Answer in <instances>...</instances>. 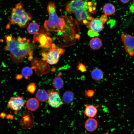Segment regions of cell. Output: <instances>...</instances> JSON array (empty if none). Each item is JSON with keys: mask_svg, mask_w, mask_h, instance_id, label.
<instances>
[{"mask_svg": "<svg viewBox=\"0 0 134 134\" xmlns=\"http://www.w3.org/2000/svg\"><path fill=\"white\" fill-rule=\"evenodd\" d=\"M28 91L30 93L33 94L36 89L35 84L34 83H31L29 84L27 87Z\"/></svg>", "mask_w": 134, "mask_h": 134, "instance_id": "24", "label": "cell"}, {"mask_svg": "<svg viewBox=\"0 0 134 134\" xmlns=\"http://www.w3.org/2000/svg\"><path fill=\"white\" fill-rule=\"evenodd\" d=\"M56 9L54 3L50 2L48 3L47 9L49 18L45 21L44 26L45 29L50 31L63 32L65 29V20L62 16L60 17L58 16Z\"/></svg>", "mask_w": 134, "mask_h": 134, "instance_id": "2", "label": "cell"}, {"mask_svg": "<svg viewBox=\"0 0 134 134\" xmlns=\"http://www.w3.org/2000/svg\"><path fill=\"white\" fill-rule=\"evenodd\" d=\"M90 48L93 50H97L100 48L102 45V42L100 39L98 37L91 39L89 42Z\"/></svg>", "mask_w": 134, "mask_h": 134, "instance_id": "16", "label": "cell"}, {"mask_svg": "<svg viewBox=\"0 0 134 134\" xmlns=\"http://www.w3.org/2000/svg\"><path fill=\"white\" fill-rule=\"evenodd\" d=\"M32 17L31 14L26 11L23 3L20 2L18 3L14 7L12 8L11 15L8 18L9 23L7 26H10V25L12 24L17 25L21 28H24Z\"/></svg>", "mask_w": 134, "mask_h": 134, "instance_id": "3", "label": "cell"}, {"mask_svg": "<svg viewBox=\"0 0 134 134\" xmlns=\"http://www.w3.org/2000/svg\"><path fill=\"white\" fill-rule=\"evenodd\" d=\"M63 98L65 103L67 104H70L74 100V93L71 91H66L64 93Z\"/></svg>", "mask_w": 134, "mask_h": 134, "instance_id": "17", "label": "cell"}, {"mask_svg": "<svg viewBox=\"0 0 134 134\" xmlns=\"http://www.w3.org/2000/svg\"><path fill=\"white\" fill-rule=\"evenodd\" d=\"M98 33H96L90 30H89L88 32V34L90 36H97Z\"/></svg>", "mask_w": 134, "mask_h": 134, "instance_id": "27", "label": "cell"}, {"mask_svg": "<svg viewBox=\"0 0 134 134\" xmlns=\"http://www.w3.org/2000/svg\"><path fill=\"white\" fill-rule=\"evenodd\" d=\"M98 123L97 120L94 118H88L84 123V126L87 131L92 132L97 128Z\"/></svg>", "mask_w": 134, "mask_h": 134, "instance_id": "13", "label": "cell"}, {"mask_svg": "<svg viewBox=\"0 0 134 134\" xmlns=\"http://www.w3.org/2000/svg\"><path fill=\"white\" fill-rule=\"evenodd\" d=\"M96 5L95 4H93L86 0H71L66 5L65 10L68 14L73 13L75 16L86 11L94 14L96 13Z\"/></svg>", "mask_w": 134, "mask_h": 134, "instance_id": "4", "label": "cell"}, {"mask_svg": "<svg viewBox=\"0 0 134 134\" xmlns=\"http://www.w3.org/2000/svg\"><path fill=\"white\" fill-rule=\"evenodd\" d=\"M103 10L104 14L107 16H110L115 13L116 9L114 5L111 3H108L103 6Z\"/></svg>", "mask_w": 134, "mask_h": 134, "instance_id": "19", "label": "cell"}, {"mask_svg": "<svg viewBox=\"0 0 134 134\" xmlns=\"http://www.w3.org/2000/svg\"><path fill=\"white\" fill-rule=\"evenodd\" d=\"M92 79L96 81H100L104 77V73L101 69L98 68L94 69L91 72Z\"/></svg>", "mask_w": 134, "mask_h": 134, "instance_id": "14", "label": "cell"}, {"mask_svg": "<svg viewBox=\"0 0 134 134\" xmlns=\"http://www.w3.org/2000/svg\"><path fill=\"white\" fill-rule=\"evenodd\" d=\"M6 45L4 49L10 52V57L14 63L22 62L25 57L29 56V59H32L33 51L36 46L33 42L25 37H18L17 38L12 35H7L5 37Z\"/></svg>", "mask_w": 134, "mask_h": 134, "instance_id": "1", "label": "cell"}, {"mask_svg": "<svg viewBox=\"0 0 134 134\" xmlns=\"http://www.w3.org/2000/svg\"><path fill=\"white\" fill-rule=\"evenodd\" d=\"M121 38L126 53L130 56L134 55V36L122 33Z\"/></svg>", "mask_w": 134, "mask_h": 134, "instance_id": "7", "label": "cell"}, {"mask_svg": "<svg viewBox=\"0 0 134 134\" xmlns=\"http://www.w3.org/2000/svg\"><path fill=\"white\" fill-rule=\"evenodd\" d=\"M5 115V114L4 113L2 112L0 116H1L2 117H4Z\"/></svg>", "mask_w": 134, "mask_h": 134, "instance_id": "30", "label": "cell"}, {"mask_svg": "<svg viewBox=\"0 0 134 134\" xmlns=\"http://www.w3.org/2000/svg\"><path fill=\"white\" fill-rule=\"evenodd\" d=\"M95 93V92L94 90L90 89L86 92L85 95L87 98H91L93 96Z\"/></svg>", "mask_w": 134, "mask_h": 134, "instance_id": "25", "label": "cell"}, {"mask_svg": "<svg viewBox=\"0 0 134 134\" xmlns=\"http://www.w3.org/2000/svg\"><path fill=\"white\" fill-rule=\"evenodd\" d=\"M131 0H120V1L122 3L125 4L128 3Z\"/></svg>", "mask_w": 134, "mask_h": 134, "instance_id": "28", "label": "cell"}, {"mask_svg": "<svg viewBox=\"0 0 134 134\" xmlns=\"http://www.w3.org/2000/svg\"><path fill=\"white\" fill-rule=\"evenodd\" d=\"M36 42L39 43L40 47L46 49L51 47L53 43L51 38L42 29L34 35L33 42L34 43Z\"/></svg>", "mask_w": 134, "mask_h": 134, "instance_id": "6", "label": "cell"}, {"mask_svg": "<svg viewBox=\"0 0 134 134\" xmlns=\"http://www.w3.org/2000/svg\"><path fill=\"white\" fill-rule=\"evenodd\" d=\"M22 76L21 75H18L16 76V78L17 80L20 79L22 78Z\"/></svg>", "mask_w": 134, "mask_h": 134, "instance_id": "29", "label": "cell"}, {"mask_svg": "<svg viewBox=\"0 0 134 134\" xmlns=\"http://www.w3.org/2000/svg\"><path fill=\"white\" fill-rule=\"evenodd\" d=\"M101 106L98 105L96 106L86 104L85 109L83 112V114L84 115L88 118H94L95 117L98 112V108Z\"/></svg>", "mask_w": 134, "mask_h": 134, "instance_id": "12", "label": "cell"}, {"mask_svg": "<svg viewBox=\"0 0 134 134\" xmlns=\"http://www.w3.org/2000/svg\"><path fill=\"white\" fill-rule=\"evenodd\" d=\"M35 96L36 99L38 101L43 102L47 100L48 93L45 90L40 89L37 91Z\"/></svg>", "mask_w": 134, "mask_h": 134, "instance_id": "18", "label": "cell"}, {"mask_svg": "<svg viewBox=\"0 0 134 134\" xmlns=\"http://www.w3.org/2000/svg\"><path fill=\"white\" fill-rule=\"evenodd\" d=\"M99 18L104 24L108 20L107 16L105 14H103L101 15Z\"/></svg>", "mask_w": 134, "mask_h": 134, "instance_id": "26", "label": "cell"}, {"mask_svg": "<svg viewBox=\"0 0 134 134\" xmlns=\"http://www.w3.org/2000/svg\"><path fill=\"white\" fill-rule=\"evenodd\" d=\"M39 29L38 24L35 22L30 23L27 27L28 33L31 34H35L38 33Z\"/></svg>", "mask_w": 134, "mask_h": 134, "instance_id": "20", "label": "cell"}, {"mask_svg": "<svg viewBox=\"0 0 134 134\" xmlns=\"http://www.w3.org/2000/svg\"><path fill=\"white\" fill-rule=\"evenodd\" d=\"M104 134H108V133H105Z\"/></svg>", "mask_w": 134, "mask_h": 134, "instance_id": "31", "label": "cell"}, {"mask_svg": "<svg viewBox=\"0 0 134 134\" xmlns=\"http://www.w3.org/2000/svg\"><path fill=\"white\" fill-rule=\"evenodd\" d=\"M21 118V126L24 128H30L33 126L34 122V116L30 112L25 111L22 114Z\"/></svg>", "mask_w": 134, "mask_h": 134, "instance_id": "10", "label": "cell"}, {"mask_svg": "<svg viewBox=\"0 0 134 134\" xmlns=\"http://www.w3.org/2000/svg\"><path fill=\"white\" fill-rule=\"evenodd\" d=\"M41 53L42 60L46 61L50 65L55 64L58 62L60 56L64 54V49L53 43L51 47Z\"/></svg>", "mask_w": 134, "mask_h": 134, "instance_id": "5", "label": "cell"}, {"mask_svg": "<svg viewBox=\"0 0 134 134\" xmlns=\"http://www.w3.org/2000/svg\"><path fill=\"white\" fill-rule=\"evenodd\" d=\"M33 72L32 69L28 67H25L22 70V76L26 79H28L33 74Z\"/></svg>", "mask_w": 134, "mask_h": 134, "instance_id": "22", "label": "cell"}, {"mask_svg": "<svg viewBox=\"0 0 134 134\" xmlns=\"http://www.w3.org/2000/svg\"><path fill=\"white\" fill-rule=\"evenodd\" d=\"M78 70L82 73H84L87 71V69L86 66L82 63L79 62L77 66Z\"/></svg>", "mask_w": 134, "mask_h": 134, "instance_id": "23", "label": "cell"}, {"mask_svg": "<svg viewBox=\"0 0 134 134\" xmlns=\"http://www.w3.org/2000/svg\"><path fill=\"white\" fill-rule=\"evenodd\" d=\"M25 103V101L22 96L12 97L9 101L7 107L13 110L18 111L20 110Z\"/></svg>", "mask_w": 134, "mask_h": 134, "instance_id": "9", "label": "cell"}, {"mask_svg": "<svg viewBox=\"0 0 134 134\" xmlns=\"http://www.w3.org/2000/svg\"><path fill=\"white\" fill-rule=\"evenodd\" d=\"M104 24L99 18H93L87 25L88 28L96 33H98L104 28Z\"/></svg>", "mask_w": 134, "mask_h": 134, "instance_id": "11", "label": "cell"}, {"mask_svg": "<svg viewBox=\"0 0 134 134\" xmlns=\"http://www.w3.org/2000/svg\"><path fill=\"white\" fill-rule=\"evenodd\" d=\"M52 84L55 88L60 89L63 87L64 83L63 80L61 77L57 76L53 79Z\"/></svg>", "mask_w": 134, "mask_h": 134, "instance_id": "21", "label": "cell"}, {"mask_svg": "<svg viewBox=\"0 0 134 134\" xmlns=\"http://www.w3.org/2000/svg\"><path fill=\"white\" fill-rule=\"evenodd\" d=\"M47 100L48 104L55 108H58L64 104L61 99L59 93L53 91L48 93Z\"/></svg>", "mask_w": 134, "mask_h": 134, "instance_id": "8", "label": "cell"}, {"mask_svg": "<svg viewBox=\"0 0 134 134\" xmlns=\"http://www.w3.org/2000/svg\"><path fill=\"white\" fill-rule=\"evenodd\" d=\"M28 109L31 111L36 110L39 106V101L34 98H32L28 99L26 103Z\"/></svg>", "mask_w": 134, "mask_h": 134, "instance_id": "15", "label": "cell"}]
</instances>
